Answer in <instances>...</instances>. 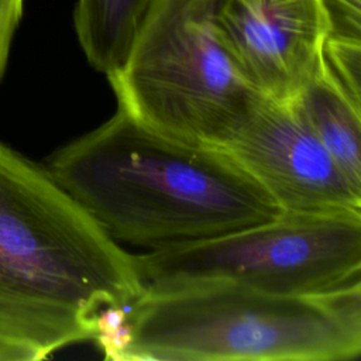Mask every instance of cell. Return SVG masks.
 I'll list each match as a JSON object with an SVG mask.
<instances>
[{"instance_id": "obj_1", "label": "cell", "mask_w": 361, "mask_h": 361, "mask_svg": "<svg viewBox=\"0 0 361 361\" xmlns=\"http://www.w3.org/2000/svg\"><path fill=\"white\" fill-rule=\"evenodd\" d=\"M145 289L116 243L39 166L0 142V343L25 361L92 340L106 306Z\"/></svg>"}, {"instance_id": "obj_2", "label": "cell", "mask_w": 361, "mask_h": 361, "mask_svg": "<svg viewBox=\"0 0 361 361\" xmlns=\"http://www.w3.org/2000/svg\"><path fill=\"white\" fill-rule=\"evenodd\" d=\"M118 244L159 250L259 224L282 210L224 151L165 137L117 107L47 161Z\"/></svg>"}, {"instance_id": "obj_3", "label": "cell", "mask_w": 361, "mask_h": 361, "mask_svg": "<svg viewBox=\"0 0 361 361\" xmlns=\"http://www.w3.org/2000/svg\"><path fill=\"white\" fill-rule=\"evenodd\" d=\"M123 361H344L361 353V283L279 293L228 281L147 285Z\"/></svg>"}, {"instance_id": "obj_4", "label": "cell", "mask_w": 361, "mask_h": 361, "mask_svg": "<svg viewBox=\"0 0 361 361\" xmlns=\"http://www.w3.org/2000/svg\"><path fill=\"white\" fill-rule=\"evenodd\" d=\"M221 0H152L124 65L107 76L117 107L178 141L220 147L265 99L216 24Z\"/></svg>"}, {"instance_id": "obj_5", "label": "cell", "mask_w": 361, "mask_h": 361, "mask_svg": "<svg viewBox=\"0 0 361 361\" xmlns=\"http://www.w3.org/2000/svg\"><path fill=\"white\" fill-rule=\"evenodd\" d=\"M144 285L228 281L279 293L361 283V212H281L206 240L137 254Z\"/></svg>"}, {"instance_id": "obj_6", "label": "cell", "mask_w": 361, "mask_h": 361, "mask_svg": "<svg viewBox=\"0 0 361 361\" xmlns=\"http://www.w3.org/2000/svg\"><path fill=\"white\" fill-rule=\"evenodd\" d=\"M282 212H361L354 188L290 102L262 99L220 147Z\"/></svg>"}, {"instance_id": "obj_7", "label": "cell", "mask_w": 361, "mask_h": 361, "mask_svg": "<svg viewBox=\"0 0 361 361\" xmlns=\"http://www.w3.org/2000/svg\"><path fill=\"white\" fill-rule=\"evenodd\" d=\"M216 24L241 73L267 99L293 100L320 69L319 0H221Z\"/></svg>"}, {"instance_id": "obj_8", "label": "cell", "mask_w": 361, "mask_h": 361, "mask_svg": "<svg viewBox=\"0 0 361 361\" xmlns=\"http://www.w3.org/2000/svg\"><path fill=\"white\" fill-rule=\"evenodd\" d=\"M290 103L351 185L361 190V106L322 69Z\"/></svg>"}, {"instance_id": "obj_9", "label": "cell", "mask_w": 361, "mask_h": 361, "mask_svg": "<svg viewBox=\"0 0 361 361\" xmlns=\"http://www.w3.org/2000/svg\"><path fill=\"white\" fill-rule=\"evenodd\" d=\"M151 3L152 0L76 1V37L97 72L110 76L124 65Z\"/></svg>"}, {"instance_id": "obj_10", "label": "cell", "mask_w": 361, "mask_h": 361, "mask_svg": "<svg viewBox=\"0 0 361 361\" xmlns=\"http://www.w3.org/2000/svg\"><path fill=\"white\" fill-rule=\"evenodd\" d=\"M320 69L343 93L361 106V42L324 38Z\"/></svg>"}, {"instance_id": "obj_11", "label": "cell", "mask_w": 361, "mask_h": 361, "mask_svg": "<svg viewBox=\"0 0 361 361\" xmlns=\"http://www.w3.org/2000/svg\"><path fill=\"white\" fill-rule=\"evenodd\" d=\"M128 307L106 306L96 316L92 340L104 353L106 360L123 361V354L131 340Z\"/></svg>"}, {"instance_id": "obj_12", "label": "cell", "mask_w": 361, "mask_h": 361, "mask_svg": "<svg viewBox=\"0 0 361 361\" xmlns=\"http://www.w3.org/2000/svg\"><path fill=\"white\" fill-rule=\"evenodd\" d=\"M326 38L361 42V0H319Z\"/></svg>"}, {"instance_id": "obj_13", "label": "cell", "mask_w": 361, "mask_h": 361, "mask_svg": "<svg viewBox=\"0 0 361 361\" xmlns=\"http://www.w3.org/2000/svg\"><path fill=\"white\" fill-rule=\"evenodd\" d=\"M23 14V0H0V79L4 75L11 41Z\"/></svg>"}, {"instance_id": "obj_14", "label": "cell", "mask_w": 361, "mask_h": 361, "mask_svg": "<svg viewBox=\"0 0 361 361\" xmlns=\"http://www.w3.org/2000/svg\"><path fill=\"white\" fill-rule=\"evenodd\" d=\"M0 361H25V358L16 348L0 343Z\"/></svg>"}]
</instances>
